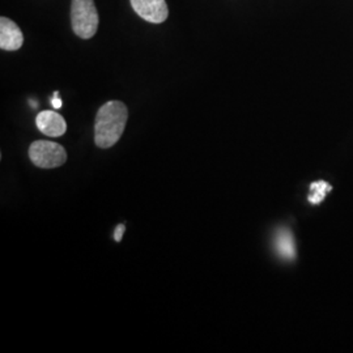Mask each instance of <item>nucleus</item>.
Listing matches in <instances>:
<instances>
[{"mask_svg":"<svg viewBox=\"0 0 353 353\" xmlns=\"http://www.w3.org/2000/svg\"><path fill=\"white\" fill-rule=\"evenodd\" d=\"M100 24L94 0H71V26L77 37L89 39L97 33Z\"/></svg>","mask_w":353,"mask_h":353,"instance_id":"2","label":"nucleus"},{"mask_svg":"<svg viewBox=\"0 0 353 353\" xmlns=\"http://www.w3.org/2000/svg\"><path fill=\"white\" fill-rule=\"evenodd\" d=\"M332 191V186L326 181H316L310 185V192L307 201L312 204H321L325 198Z\"/></svg>","mask_w":353,"mask_h":353,"instance_id":"8","label":"nucleus"},{"mask_svg":"<svg viewBox=\"0 0 353 353\" xmlns=\"http://www.w3.org/2000/svg\"><path fill=\"white\" fill-rule=\"evenodd\" d=\"M275 248L279 256H281L283 259L293 261L296 258V245L293 236L288 229H280L276 233Z\"/></svg>","mask_w":353,"mask_h":353,"instance_id":"7","label":"nucleus"},{"mask_svg":"<svg viewBox=\"0 0 353 353\" xmlns=\"http://www.w3.org/2000/svg\"><path fill=\"white\" fill-rule=\"evenodd\" d=\"M36 126L43 135L49 138H59L67 131V123L63 117L52 110H43L38 114Z\"/></svg>","mask_w":353,"mask_h":353,"instance_id":"6","label":"nucleus"},{"mask_svg":"<svg viewBox=\"0 0 353 353\" xmlns=\"http://www.w3.org/2000/svg\"><path fill=\"white\" fill-rule=\"evenodd\" d=\"M130 3L138 16L152 24H163L169 16L165 0H130Z\"/></svg>","mask_w":353,"mask_h":353,"instance_id":"4","label":"nucleus"},{"mask_svg":"<svg viewBox=\"0 0 353 353\" xmlns=\"http://www.w3.org/2000/svg\"><path fill=\"white\" fill-rule=\"evenodd\" d=\"M24 43V34L14 21L8 17L0 19V49L4 51H16L21 49Z\"/></svg>","mask_w":353,"mask_h":353,"instance_id":"5","label":"nucleus"},{"mask_svg":"<svg viewBox=\"0 0 353 353\" xmlns=\"http://www.w3.org/2000/svg\"><path fill=\"white\" fill-rule=\"evenodd\" d=\"M125 229H126V227L123 224H119L117 229H115V232H114V240L117 241V242H121L122 237H123V233H125Z\"/></svg>","mask_w":353,"mask_h":353,"instance_id":"9","label":"nucleus"},{"mask_svg":"<svg viewBox=\"0 0 353 353\" xmlns=\"http://www.w3.org/2000/svg\"><path fill=\"white\" fill-rule=\"evenodd\" d=\"M128 119L127 106L121 101H109L102 105L96 115L94 141L100 148H110L123 135Z\"/></svg>","mask_w":353,"mask_h":353,"instance_id":"1","label":"nucleus"},{"mask_svg":"<svg viewBox=\"0 0 353 353\" xmlns=\"http://www.w3.org/2000/svg\"><path fill=\"white\" fill-rule=\"evenodd\" d=\"M32 163L41 169L62 166L67 160V153L61 144L50 140H37L29 148Z\"/></svg>","mask_w":353,"mask_h":353,"instance_id":"3","label":"nucleus"},{"mask_svg":"<svg viewBox=\"0 0 353 353\" xmlns=\"http://www.w3.org/2000/svg\"><path fill=\"white\" fill-rule=\"evenodd\" d=\"M51 105L54 109H61L62 108V100L59 99V93L55 92L54 93V97L51 99Z\"/></svg>","mask_w":353,"mask_h":353,"instance_id":"10","label":"nucleus"}]
</instances>
